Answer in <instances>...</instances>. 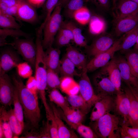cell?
I'll use <instances>...</instances> for the list:
<instances>
[{
    "label": "cell",
    "mask_w": 138,
    "mask_h": 138,
    "mask_svg": "<svg viewBox=\"0 0 138 138\" xmlns=\"http://www.w3.org/2000/svg\"><path fill=\"white\" fill-rule=\"evenodd\" d=\"M12 80L18 90L25 119L32 127L37 129L41 118L38 97L28 89L18 75H13Z\"/></svg>",
    "instance_id": "cell-1"
},
{
    "label": "cell",
    "mask_w": 138,
    "mask_h": 138,
    "mask_svg": "<svg viewBox=\"0 0 138 138\" xmlns=\"http://www.w3.org/2000/svg\"><path fill=\"white\" fill-rule=\"evenodd\" d=\"M36 36L37 55L34 77L37 82L38 94L43 104L45 105L48 103L46 96L47 68L45 59V52L42 43L43 30L39 28L37 29Z\"/></svg>",
    "instance_id": "cell-2"
},
{
    "label": "cell",
    "mask_w": 138,
    "mask_h": 138,
    "mask_svg": "<svg viewBox=\"0 0 138 138\" xmlns=\"http://www.w3.org/2000/svg\"><path fill=\"white\" fill-rule=\"evenodd\" d=\"M120 117L108 113L96 121L91 122V128L98 137L121 138Z\"/></svg>",
    "instance_id": "cell-3"
},
{
    "label": "cell",
    "mask_w": 138,
    "mask_h": 138,
    "mask_svg": "<svg viewBox=\"0 0 138 138\" xmlns=\"http://www.w3.org/2000/svg\"><path fill=\"white\" fill-rule=\"evenodd\" d=\"M62 6L59 1L43 29L42 43L44 49L52 46L55 37L60 28L63 21L61 12Z\"/></svg>",
    "instance_id": "cell-4"
},
{
    "label": "cell",
    "mask_w": 138,
    "mask_h": 138,
    "mask_svg": "<svg viewBox=\"0 0 138 138\" xmlns=\"http://www.w3.org/2000/svg\"><path fill=\"white\" fill-rule=\"evenodd\" d=\"M11 45L26 62L32 68H35L37 48L36 43L31 38H14V41Z\"/></svg>",
    "instance_id": "cell-5"
},
{
    "label": "cell",
    "mask_w": 138,
    "mask_h": 138,
    "mask_svg": "<svg viewBox=\"0 0 138 138\" xmlns=\"http://www.w3.org/2000/svg\"><path fill=\"white\" fill-rule=\"evenodd\" d=\"M124 35L116 40L112 46L108 50L94 56L87 64V72H92L106 65L113 57L115 52L118 51Z\"/></svg>",
    "instance_id": "cell-6"
},
{
    "label": "cell",
    "mask_w": 138,
    "mask_h": 138,
    "mask_svg": "<svg viewBox=\"0 0 138 138\" xmlns=\"http://www.w3.org/2000/svg\"><path fill=\"white\" fill-rule=\"evenodd\" d=\"M86 69L82 71L78 85L79 95L91 107L100 97L95 94Z\"/></svg>",
    "instance_id": "cell-7"
},
{
    "label": "cell",
    "mask_w": 138,
    "mask_h": 138,
    "mask_svg": "<svg viewBox=\"0 0 138 138\" xmlns=\"http://www.w3.org/2000/svg\"><path fill=\"white\" fill-rule=\"evenodd\" d=\"M93 83L97 93L96 94L99 97L112 96L116 95L118 93L107 75L100 71L94 77Z\"/></svg>",
    "instance_id": "cell-8"
},
{
    "label": "cell",
    "mask_w": 138,
    "mask_h": 138,
    "mask_svg": "<svg viewBox=\"0 0 138 138\" xmlns=\"http://www.w3.org/2000/svg\"><path fill=\"white\" fill-rule=\"evenodd\" d=\"M114 98L112 96L100 97L93 106L90 116L91 122L96 121L113 110Z\"/></svg>",
    "instance_id": "cell-9"
},
{
    "label": "cell",
    "mask_w": 138,
    "mask_h": 138,
    "mask_svg": "<svg viewBox=\"0 0 138 138\" xmlns=\"http://www.w3.org/2000/svg\"><path fill=\"white\" fill-rule=\"evenodd\" d=\"M130 99L124 91L118 92L114 98L113 110L121 118V125L129 126V113Z\"/></svg>",
    "instance_id": "cell-10"
},
{
    "label": "cell",
    "mask_w": 138,
    "mask_h": 138,
    "mask_svg": "<svg viewBox=\"0 0 138 138\" xmlns=\"http://www.w3.org/2000/svg\"><path fill=\"white\" fill-rule=\"evenodd\" d=\"M14 86L6 73L0 74V102L3 106L13 104Z\"/></svg>",
    "instance_id": "cell-11"
},
{
    "label": "cell",
    "mask_w": 138,
    "mask_h": 138,
    "mask_svg": "<svg viewBox=\"0 0 138 138\" xmlns=\"http://www.w3.org/2000/svg\"><path fill=\"white\" fill-rule=\"evenodd\" d=\"M18 54L11 48L6 49L2 51L0 57V74L6 73L16 67L21 62Z\"/></svg>",
    "instance_id": "cell-12"
},
{
    "label": "cell",
    "mask_w": 138,
    "mask_h": 138,
    "mask_svg": "<svg viewBox=\"0 0 138 138\" xmlns=\"http://www.w3.org/2000/svg\"><path fill=\"white\" fill-rule=\"evenodd\" d=\"M17 19L31 24L38 23L39 20L36 8L27 0H21L17 11Z\"/></svg>",
    "instance_id": "cell-13"
},
{
    "label": "cell",
    "mask_w": 138,
    "mask_h": 138,
    "mask_svg": "<svg viewBox=\"0 0 138 138\" xmlns=\"http://www.w3.org/2000/svg\"><path fill=\"white\" fill-rule=\"evenodd\" d=\"M115 40L113 37L105 34L96 39L89 46L87 47L88 53L93 57L106 51L113 45Z\"/></svg>",
    "instance_id": "cell-14"
},
{
    "label": "cell",
    "mask_w": 138,
    "mask_h": 138,
    "mask_svg": "<svg viewBox=\"0 0 138 138\" xmlns=\"http://www.w3.org/2000/svg\"><path fill=\"white\" fill-rule=\"evenodd\" d=\"M114 14L116 20L133 15L138 13V4L130 0H119Z\"/></svg>",
    "instance_id": "cell-15"
},
{
    "label": "cell",
    "mask_w": 138,
    "mask_h": 138,
    "mask_svg": "<svg viewBox=\"0 0 138 138\" xmlns=\"http://www.w3.org/2000/svg\"><path fill=\"white\" fill-rule=\"evenodd\" d=\"M100 71L105 73L114 86L118 92L121 91L122 79L116 58L113 57Z\"/></svg>",
    "instance_id": "cell-16"
},
{
    "label": "cell",
    "mask_w": 138,
    "mask_h": 138,
    "mask_svg": "<svg viewBox=\"0 0 138 138\" xmlns=\"http://www.w3.org/2000/svg\"><path fill=\"white\" fill-rule=\"evenodd\" d=\"M53 106L58 115L65 122L74 124L82 123L85 116L80 111L70 105L62 109L57 108L54 104Z\"/></svg>",
    "instance_id": "cell-17"
},
{
    "label": "cell",
    "mask_w": 138,
    "mask_h": 138,
    "mask_svg": "<svg viewBox=\"0 0 138 138\" xmlns=\"http://www.w3.org/2000/svg\"><path fill=\"white\" fill-rule=\"evenodd\" d=\"M138 25V13L133 15L116 20L114 31L117 36L130 31Z\"/></svg>",
    "instance_id": "cell-18"
},
{
    "label": "cell",
    "mask_w": 138,
    "mask_h": 138,
    "mask_svg": "<svg viewBox=\"0 0 138 138\" xmlns=\"http://www.w3.org/2000/svg\"><path fill=\"white\" fill-rule=\"evenodd\" d=\"M122 80L126 84L138 88V80L133 75L125 58L120 56L116 58Z\"/></svg>",
    "instance_id": "cell-19"
},
{
    "label": "cell",
    "mask_w": 138,
    "mask_h": 138,
    "mask_svg": "<svg viewBox=\"0 0 138 138\" xmlns=\"http://www.w3.org/2000/svg\"><path fill=\"white\" fill-rule=\"evenodd\" d=\"M46 49L45 52V59L47 68L59 74L60 66L61 51L59 49L53 48L52 46Z\"/></svg>",
    "instance_id": "cell-20"
},
{
    "label": "cell",
    "mask_w": 138,
    "mask_h": 138,
    "mask_svg": "<svg viewBox=\"0 0 138 138\" xmlns=\"http://www.w3.org/2000/svg\"><path fill=\"white\" fill-rule=\"evenodd\" d=\"M124 91L129 98L130 102L129 113L130 126L132 127L138 128V101L128 86L124 88Z\"/></svg>",
    "instance_id": "cell-21"
},
{
    "label": "cell",
    "mask_w": 138,
    "mask_h": 138,
    "mask_svg": "<svg viewBox=\"0 0 138 138\" xmlns=\"http://www.w3.org/2000/svg\"><path fill=\"white\" fill-rule=\"evenodd\" d=\"M65 55L78 69L82 71L86 69L87 63L85 56L75 47L69 46L66 49Z\"/></svg>",
    "instance_id": "cell-22"
},
{
    "label": "cell",
    "mask_w": 138,
    "mask_h": 138,
    "mask_svg": "<svg viewBox=\"0 0 138 138\" xmlns=\"http://www.w3.org/2000/svg\"><path fill=\"white\" fill-rule=\"evenodd\" d=\"M50 105L53 111L58 129L59 138H77L78 136L72 130L67 127L55 110L52 102Z\"/></svg>",
    "instance_id": "cell-23"
},
{
    "label": "cell",
    "mask_w": 138,
    "mask_h": 138,
    "mask_svg": "<svg viewBox=\"0 0 138 138\" xmlns=\"http://www.w3.org/2000/svg\"><path fill=\"white\" fill-rule=\"evenodd\" d=\"M67 98L70 106L79 110L85 116L92 107L80 95H68Z\"/></svg>",
    "instance_id": "cell-24"
},
{
    "label": "cell",
    "mask_w": 138,
    "mask_h": 138,
    "mask_svg": "<svg viewBox=\"0 0 138 138\" xmlns=\"http://www.w3.org/2000/svg\"><path fill=\"white\" fill-rule=\"evenodd\" d=\"M61 27L67 28L72 32L73 41L77 45L81 47H87L86 41L82 33L81 29L71 21H63Z\"/></svg>",
    "instance_id": "cell-25"
},
{
    "label": "cell",
    "mask_w": 138,
    "mask_h": 138,
    "mask_svg": "<svg viewBox=\"0 0 138 138\" xmlns=\"http://www.w3.org/2000/svg\"><path fill=\"white\" fill-rule=\"evenodd\" d=\"M138 33V25L133 30L124 34L118 51L124 53L134 45Z\"/></svg>",
    "instance_id": "cell-26"
},
{
    "label": "cell",
    "mask_w": 138,
    "mask_h": 138,
    "mask_svg": "<svg viewBox=\"0 0 138 138\" xmlns=\"http://www.w3.org/2000/svg\"><path fill=\"white\" fill-rule=\"evenodd\" d=\"M5 116L12 131L13 138H18L22 133L24 128L15 115L13 109L8 111L6 109Z\"/></svg>",
    "instance_id": "cell-27"
},
{
    "label": "cell",
    "mask_w": 138,
    "mask_h": 138,
    "mask_svg": "<svg viewBox=\"0 0 138 138\" xmlns=\"http://www.w3.org/2000/svg\"><path fill=\"white\" fill-rule=\"evenodd\" d=\"M75 67L74 64L65 55L61 60L59 73L62 77H73L74 76L80 77L81 74H79L77 72Z\"/></svg>",
    "instance_id": "cell-28"
},
{
    "label": "cell",
    "mask_w": 138,
    "mask_h": 138,
    "mask_svg": "<svg viewBox=\"0 0 138 138\" xmlns=\"http://www.w3.org/2000/svg\"><path fill=\"white\" fill-rule=\"evenodd\" d=\"M124 53L132 73L138 80V50L134 48Z\"/></svg>",
    "instance_id": "cell-29"
},
{
    "label": "cell",
    "mask_w": 138,
    "mask_h": 138,
    "mask_svg": "<svg viewBox=\"0 0 138 138\" xmlns=\"http://www.w3.org/2000/svg\"><path fill=\"white\" fill-rule=\"evenodd\" d=\"M21 0H0V11L17 19L18 6Z\"/></svg>",
    "instance_id": "cell-30"
},
{
    "label": "cell",
    "mask_w": 138,
    "mask_h": 138,
    "mask_svg": "<svg viewBox=\"0 0 138 138\" xmlns=\"http://www.w3.org/2000/svg\"><path fill=\"white\" fill-rule=\"evenodd\" d=\"M60 88L68 95L76 94L79 92L78 84L74 81L73 77H62Z\"/></svg>",
    "instance_id": "cell-31"
},
{
    "label": "cell",
    "mask_w": 138,
    "mask_h": 138,
    "mask_svg": "<svg viewBox=\"0 0 138 138\" xmlns=\"http://www.w3.org/2000/svg\"><path fill=\"white\" fill-rule=\"evenodd\" d=\"M72 128L75 130L80 135L84 138H98L96 134L91 128L83 124L82 123L74 124L66 122Z\"/></svg>",
    "instance_id": "cell-32"
},
{
    "label": "cell",
    "mask_w": 138,
    "mask_h": 138,
    "mask_svg": "<svg viewBox=\"0 0 138 138\" xmlns=\"http://www.w3.org/2000/svg\"><path fill=\"white\" fill-rule=\"evenodd\" d=\"M16 18L0 11V27L3 29H20L21 25L16 21Z\"/></svg>",
    "instance_id": "cell-33"
},
{
    "label": "cell",
    "mask_w": 138,
    "mask_h": 138,
    "mask_svg": "<svg viewBox=\"0 0 138 138\" xmlns=\"http://www.w3.org/2000/svg\"><path fill=\"white\" fill-rule=\"evenodd\" d=\"M14 86L13 104L14 113L17 119L23 126H24L23 109L19 98L18 90Z\"/></svg>",
    "instance_id": "cell-34"
},
{
    "label": "cell",
    "mask_w": 138,
    "mask_h": 138,
    "mask_svg": "<svg viewBox=\"0 0 138 138\" xmlns=\"http://www.w3.org/2000/svg\"><path fill=\"white\" fill-rule=\"evenodd\" d=\"M48 97L50 102L56 104L61 109L69 106L67 98L64 97L57 89L51 90Z\"/></svg>",
    "instance_id": "cell-35"
},
{
    "label": "cell",
    "mask_w": 138,
    "mask_h": 138,
    "mask_svg": "<svg viewBox=\"0 0 138 138\" xmlns=\"http://www.w3.org/2000/svg\"><path fill=\"white\" fill-rule=\"evenodd\" d=\"M91 16L89 10L86 7L83 6L75 11L73 18L79 24L85 25L89 23Z\"/></svg>",
    "instance_id": "cell-36"
},
{
    "label": "cell",
    "mask_w": 138,
    "mask_h": 138,
    "mask_svg": "<svg viewBox=\"0 0 138 138\" xmlns=\"http://www.w3.org/2000/svg\"><path fill=\"white\" fill-rule=\"evenodd\" d=\"M89 23V30L93 35H98L102 32L105 28L103 19L100 17L94 16L91 17Z\"/></svg>",
    "instance_id": "cell-37"
},
{
    "label": "cell",
    "mask_w": 138,
    "mask_h": 138,
    "mask_svg": "<svg viewBox=\"0 0 138 138\" xmlns=\"http://www.w3.org/2000/svg\"><path fill=\"white\" fill-rule=\"evenodd\" d=\"M8 36L14 38L23 37L26 38H30V35L21 30L20 29H0V39L5 40Z\"/></svg>",
    "instance_id": "cell-38"
},
{
    "label": "cell",
    "mask_w": 138,
    "mask_h": 138,
    "mask_svg": "<svg viewBox=\"0 0 138 138\" xmlns=\"http://www.w3.org/2000/svg\"><path fill=\"white\" fill-rule=\"evenodd\" d=\"M58 74L53 71L47 69V87L50 90L60 88L61 79Z\"/></svg>",
    "instance_id": "cell-39"
},
{
    "label": "cell",
    "mask_w": 138,
    "mask_h": 138,
    "mask_svg": "<svg viewBox=\"0 0 138 138\" xmlns=\"http://www.w3.org/2000/svg\"><path fill=\"white\" fill-rule=\"evenodd\" d=\"M59 0H46L44 5L43 11L45 15L44 19L40 27L43 29L50 18Z\"/></svg>",
    "instance_id": "cell-40"
},
{
    "label": "cell",
    "mask_w": 138,
    "mask_h": 138,
    "mask_svg": "<svg viewBox=\"0 0 138 138\" xmlns=\"http://www.w3.org/2000/svg\"><path fill=\"white\" fill-rule=\"evenodd\" d=\"M84 2V0H70L64 7L66 15L73 18L74 13L83 6Z\"/></svg>",
    "instance_id": "cell-41"
},
{
    "label": "cell",
    "mask_w": 138,
    "mask_h": 138,
    "mask_svg": "<svg viewBox=\"0 0 138 138\" xmlns=\"http://www.w3.org/2000/svg\"><path fill=\"white\" fill-rule=\"evenodd\" d=\"M31 65L27 62H21L16 67L18 75L24 78H28L32 76L33 70Z\"/></svg>",
    "instance_id": "cell-42"
},
{
    "label": "cell",
    "mask_w": 138,
    "mask_h": 138,
    "mask_svg": "<svg viewBox=\"0 0 138 138\" xmlns=\"http://www.w3.org/2000/svg\"><path fill=\"white\" fill-rule=\"evenodd\" d=\"M120 130L121 138H138V128L122 125Z\"/></svg>",
    "instance_id": "cell-43"
},
{
    "label": "cell",
    "mask_w": 138,
    "mask_h": 138,
    "mask_svg": "<svg viewBox=\"0 0 138 138\" xmlns=\"http://www.w3.org/2000/svg\"><path fill=\"white\" fill-rule=\"evenodd\" d=\"M28 89L36 97L38 94L37 82L34 76H31L28 78L26 85Z\"/></svg>",
    "instance_id": "cell-44"
},
{
    "label": "cell",
    "mask_w": 138,
    "mask_h": 138,
    "mask_svg": "<svg viewBox=\"0 0 138 138\" xmlns=\"http://www.w3.org/2000/svg\"><path fill=\"white\" fill-rule=\"evenodd\" d=\"M50 121L47 119L46 121H43L40 131V138H51L49 128Z\"/></svg>",
    "instance_id": "cell-45"
},
{
    "label": "cell",
    "mask_w": 138,
    "mask_h": 138,
    "mask_svg": "<svg viewBox=\"0 0 138 138\" xmlns=\"http://www.w3.org/2000/svg\"><path fill=\"white\" fill-rule=\"evenodd\" d=\"M49 121V128L51 138H59L57 126L53 113Z\"/></svg>",
    "instance_id": "cell-46"
},
{
    "label": "cell",
    "mask_w": 138,
    "mask_h": 138,
    "mask_svg": "<svg viewBox=\"0 0 138 138\" xmlns=\"http://www.w3.org/2000/svg\"><path fill=\"white\" fill-rule=\"evenodd\" d=\"M55 38V43L58 47H61L68 45L71 40L61 33L58 32Z\"/></svg>",
    "instance_id": "cell-47"
},
{
    "label": "cell",
    "mask_w": 138,
    "mask_h": 138,
    "mask_svg": "<svg viewBox=\"0 0 138 138\" xmlns=\"http://www.w3.org/2000/svg\"><path fill=\"white\" fill-rule=\"evenodd\" d=\"M90 0L92 1L93 3L103 9L108 10L110 7V0Z\"/></svg>",
    "instance_id": "cell-48"
},
{
    "label": "cell",
    "mask_w": 138,
    "mask_h": 138,
    "mask_svg": "<svg viewBox=\"0 0 138 138\" xmlns=\"http://www.w3.org/2000/svg\"><path fill=\"white\" fill-rule=\"evenodd\" d=\"M58 32L62 34L71 41H73V36L72 31L69 29L61 27Z\"/></svg>",
    "instance_id": "cell-49"
},
{
    "label": "cell",
    "mask_w": 138,
    "mask_h": 138,
    "mask_svg": "<svg viewBox=\"0 0 138 138\" xmlns=\"http://www.w3.org/2000/svg\"><path fill=\"white\" fill-rule=\"evenodd\" d=\"M24 138H40L39 132H38L34 129L25 133L24 136L20 137Z\"/></svg>",
    "instance_id": "cell-50"
},
{
    "label": "cell",
    "mask_w": 138,
    "mask_h": 138,
    "mask_svg": "<svg viewBox=\"0 0 138 138\" xmlns=\"http://www.w3.org/2000/svg\"><path fill=\"white\" fill-rule=\"evenodd\" d=\"M36 8H40L44 5L46 0H27Z\"/></svg>",
    "instance_id": "cell-51"
},
{
    "label": "cell",
    "mask_w": 138,
    "mask_h": 138,
    "mask_svg": "<svg viewBox=\"0 0 138 138\" xmlns=\"http://www.w3.org/2000/svg\"><path fill=\"white\" fill-rule=\"evenodd\" d=\"M135 97L138 101V88L133 87L129 84L127 85Z\"/></svg>",
    "instance_id": "cell-52"
},
{
    "label": "cell",
    "mask_w": 138,
    "mask_h": 138,
    "mask_svg": "<svg viewBox=\"0 0 138 138\" xmlns=\"http://www.w3.org/2000/svg\"><path fill=\"white\" fill-rule=\"evenodd\" d=\"M70 0H60L59 1L61 4L62 7H64Z\"/></svg>",
    "instance_id": "cell-53"
},
{
    "label": "cell",
    "mask_w": 138,
    "mask_h": 138,
    "mask_svg": "<svg viewBox=\"0 0 138 138\" xmlns=\"http://www.w3.org/2000/svg\"><path fill=\"white\" fill-rule=\"evenodd\" d=\"M134 46V48L138 50V33L136 38V43Z\"/></svg>",
    "instance_id": "cell-54"
},
{
    "label": "cell",
    "mask_w": 138,
    "mask_h": 138,
    "mask_svg": "<svg viewBox=\"0 0 138 138\" xmlns=\"http://www.w3.org/2000/svg\"><path fill=\"white\" fill-rule=\"evenodd\" d=\"M119 0H112L113 8L115 7L116 4Z\"/></svg>",
    "instance_id": "cell-55"
},
{
    "label": "cell",
    "mask_w": 138,
    "mask_h": 138,
    "mask_svg": "<svg viewBox=\"0 0 138 138\" xmlns=\"http://www.w3.org/2000/svg\"><path fill=\"white\" fill-rule=\"evenodd\" d=\"M138 4V0H130Z\"/></svg>",
    "instance_id": "cell-56"
}]
</instances>
